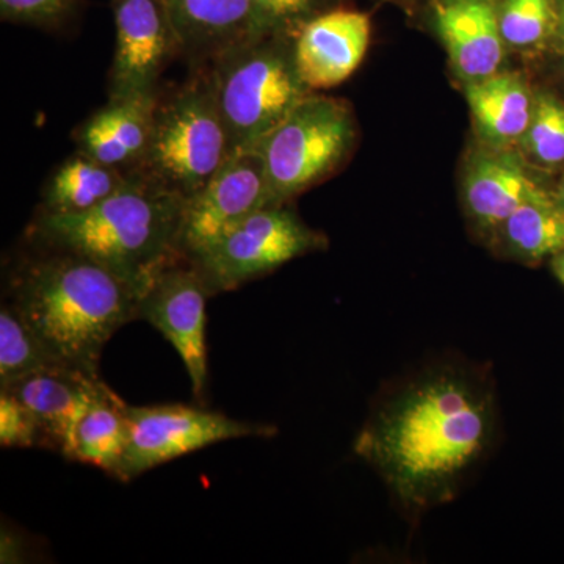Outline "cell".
Masks as SVG:
<instances>
[{
	"mask_svg": "<svg viewBox=\"0 0 564 564\" xmlns=\"http://www.w3.org/2000/svg\"><path fill=\"white\" fill-rule=\"evenodd\" d=\"M494 404L458 370L417 378L375 413L356 452L373 464L406 507L429 508L455 492L491 444Z\"/></svg>",
	"mask_w": 564,
	"mask_h": 564,
	"instance_id": "obj_1",
	"label": "cell"
},
{
	"mask_svg": "<svg viewBox=\"0 0 564 564\" xmlns=\"http://www.w3.org/2000/svg\"><path fill=\"white\" fill-rule=\"evenodd\" d=\"M41 248L14 274L11 304L58 361L99 375L104 347L139 321L140 295L101 263Z\"/></svg>",
	"mask_w": 564,
	"mask_h": 564,
	"instance_id": "obj_2",
	"label": "cell"
},
{
	"mask_svg": "<svg viewBox=\"0 0 564 564\" xmlns=\"http://www.w3.org/2000/svg\"><path fill=\"white\" fill-rule=\"evenodd\" d=\"M185 199L129 173L106 202L80 214L40 212L31 236L40 247L85 256L101 263L139 293L181 261L180 231Z\"/></svg>",
	"mask_w": 564,
	"mask_h": 564,
	"instance_id": "obj_3",
	"label": "cell"
},
{
	"mask_svg": "<svg viewBox=\"0 0 564 564\" xmlns=\"http://www.w3.org/2000/svg\"><path fill=\"white\" fill-rule=\"evenodd\" d=\"M210 80L229 141V158L259 150L311 95L300 77L293 39L259 35L210 63Z\"/></svg>",
	"mask_w": 564,
	"mask_h": 564,
	"instance_id": "obj_4",
	"label": "cell"
},
{
	"mask_svg": "<svg viewBox=\"0 0 564 564\" xmlns=\"http://www.w3.org/2000/svg\"><path fill=\"white\" fill-rule=\"evenodd\" d=\"M228 159V133L207 70L159 99L150 144L131 174L187 202Z\"/></svg>",
	"mask_w": 564,
	"mask_h": 564,
	"instance_id": "obj_5",
	"label": "cell"
},
{
	"mask_svg": "<svg viewBox=\"0 0 564 564\" xmlns=\"http://www.w3.org/2000/svg\"><path fill=\"white\" fill-rule=\"evenodd\" d=\"M355 140L350 106L311 93L259 147L273 206L291 202L336 172Z\"/></svg>",
	"mask_w": 564,
	"mask_h": 564,
	"instance_id": "obj_6",
	"label": "cell"
},
{
	"mask_svg": "<svg viewBox=\"0 0 564 564\" xmlns=\"http://www.w3.org/2000/svg\"><path fill=\"white\" fill-rule=\"evenodd\" d=\"M326 239L284 204L267 206L193 259L210 295L231 292L284 263L325 247Z\"/></svg>",
	"mask_w": 564,
	"mask_h": 564,
	"instance_id": "obj_7",
	"label": "cell"
},
{
	"mask_svg": "<svg viewBox=\"0 0 564 564\" xmlns=\"http://www.w3.org/2000/svg\"><path fill=\"white\" fill-rule=\"evenodd\" d=\"M129 444L113 477L131 481L139 475L223 441L273 436L261 423L236 421L215 411L185 404H128Z\"/></svg>",
	"mask_w": 564,
	"mask_h": 564,
	"instance_id": "obj_8",
	"label": "cell"
},
{
	"mask_svg": "<svg viewBox=\"0 0 564 564\" xmlns=\"http://www.w3.org/2000/svg\"><path fill=\"white\" fill-rule=\"evenodd\" d=\"M267 206L273 204L262 152L231 155L209 184L185 202L177 243L181 258H198L245 218Z\"/></svg>",
	"mask_w": 564,
	"mask_h": 564,
	"instance_id": "obj_9",
	"label": "cell"
},
{
	"mask_svg": "<svg viewBox=\"0 0 564 564\" xmlns=\"http://www.w3.org/2000/svg\"><path fill=\"white\" fill-rule=\"evenodd\" d=\"M115 43L109 98L158 93L163 69L181 54L165 0H111Z\"/></svg>",
	"mask_w": 564,
	"mask_h": 564,
	"instance_id": "obj_10",
	"label": "cell"
},
{
	"mask_svg": "<svg viewBox=\"0 0 564 564\" xmlns=\"http://www.w3.org/2000/svg\"><path fill=\"white\" fill-rule=\"evenodd\" d=\"M210 292L192 262L172 263L140 299L139 318L151 323L180 352L193 393L207 383L206 302Z\"/></svg>",
	"mask_w": 564,
	"mask_h": 564,
	"instance_id": "obj_11",
	"label": "cell"
},
{
	"mask_svg": "<svg viewBox=\"0 0 564 564\" xmlns=\"http://www.w3.org/2000/svg\"><path fill=\"white\" fill-rule=\"evenodd\" d=\"M370 31L366 13L343 7L304 24L293 39V54L306 87L326 90L347 80L366 57Z\"/></svg>",
	"mask_w": 564,
	"mask_h": 564,
	"instance_id": "obj_12",
	"label": "cell"
},
{
	"mask_svg": "<svg viewBox=\"0 0 564 564\" xmlns=\"http://www.w3.org/2000/svg\"><path fill=\"white\" fill-rule=\"evenodd\" d=\"M497 3L499 0H430L426 6L452 68L464 85L500 70L507 46Z\"/></svg>",
	"mask_w": 564,
	"mask_h": 564,
	"instance_id": "obj_13",
	"label": "cell"
},
{
	"mask_svg": "<svg viewBox=\"0 0 564 564\" xmlns=\"http://www.w3.org/2000/svg\"><path fill=\"white\" fill-rule=\"evenodd\" d=\"M549 196L511 150L486 147L470 159L464 172V207L475 228L485 236H496L522 204Z\"/></svg>",
	"mask_w": 564,
	"mask_h": 564,
	"instance_id": "obj_14",
	"label": "cell"
},
{
	"mask_svg": "<svg viewBox=\"0 0 564 564\" xmlns=\"http://www.w3.org/2000/svg\"><path fill=\"white\" fill-rule=\"evenodd\" d=\"M6 391L21 400L39 422L43 445L65 454L74 429L109 386L99 375L57 367L22 378Z\"/></svg>",
	"mask_w": 564,
	"mask_h": 564,
	"instance_id": "obj_15",
	"label": "cell"
},
{
	"mask_svg": "<svg viewBox=\"0 0 564 564\" xmlns=\"http://www.w3.org/2000/svg\"><path fill=\"white\" fill-rule=\"evenodd\" d=\"M158 104V93L109 98L77 129V151L104 165L133 172L150 144Z\"/></svg>",
	"mask_w": 564,
	"mask_h": 564,
	"instance_id": "obj_16",
	"label": "cell"
},
{
	"mask_svg": "<svg viewBox=\"0 0 564 564\" xmlns=\"http://www.w3.org/2000/svg\"><path fill=\"white\" fill-rule=\"evenodd\" d=\"M181 44L193 63H212L223 52L259 36L250 0H165Z\"/></svg>",
	"mask_w": 564,
	"mask_h": 564,
	"instance_id": "obj_17",
	"label": "cell"
},
{
	"mask_svg": "<svg viewBox=\"0 0 564 564\" xmlns=\"http://www.w3.org/2000/svg\"><path fill=\"white\" fill-rule=\"evenodd\" d=\"M464 87L475 131L485 147L494 150L518 147L532 120L534 102V93L524 76L499 70Z\"/></svg>",
	"mask_w": 564,
	"mask_h": 564,
	"instance_id": "obj_18",
	"label": "cell"
},
{
	"mask_svg": "<svg viewBox=\"0 0 564 564\" xmlns=\"http://www.w3.org/2000/svg\"><path fill=\"white\" fill-rule=\"evenodd\" d=\"M128 444V403L109 388L82 415L63 456L115 475Z\"/></svg>",
	"mask_w": 564,
	"mask_h": 564,
	"instance_id": "obj_19",
	"label": "cell"
},
{
	"mask_svg": "<svg viewBox=\"0 0 564 564\" xmlns=\"http://www.w3.org/2000/svg\"><path fill=\"white\" fill-rule=\"evenodd\" d=\"M129 181V173L77 151L58 165L43 191L44 214H80L98 206Z\"/></svg>",
	"mask_w": 564,
	"mask_h": 564,
	"instance_id": "obj_20",
	"label": "cell"
},
{
	"mask_svg": "<svg viewBox=\"0 0 564 564\" xmlns=\"http://www.w3.org/2000/svg\"><path fill=\"white\" fill-rule=\"evenodd\" d=\"M508 254L540 262L564 250V210L554 196L534 199L514 210L496 234Z\"/></svg>",
	"mask_w": 564,
	"mask_h": 564,
	"instance_id": "obj_21",
	"label": "cell"
},
{
	"mask_svg": "<svg viewBox=\"0 0 564 564\" xmlns=\"http://www.w3.org/2000/svg\"><path fill=\"white\" fill-rule=\"evenodd\" d=\"M57 367L68 366L47 350L13 304H3L0 310V388Z\"/></svg>",
	"mask_w": 564,
	"mask_h": 564,
	"instance_id": "obj_22",
	"label": "cell"
},
{
	"mask_svg": "<svg viewBox=\"0 0 564 564\" xmlns=\"http://www.w3.org/2000/svg\"><path fill=\"white\" fill-rule=\"evenodd\" d=\"M497 14L507 50H534L555 39L558 0H499Z\"/></svg>",
	"mask_w": 564,
	"mask_h": 564,
	"instance_id": "obj_23",
	"label": "cell"
},
{
	"mask_svg": "<svg viewBox=\"0 0 564 564\" xmlns=\"http://www.w3.org/2000/svg\"><path fill=\"white\" fill-rule=\"evenodd\" d=\"M530 162L541 166L564 163V104L551 93H534L532 120L518 143Z\"/></svg>",
	"mask_w": 564,
	"mask_h": 564,
	"instance_id": "obj_24",
	"label": "cell"
},
{
	"mask_svg": "<svg viewBox=\"0 0 564 564\" xmlns=\"http://www.w3.org/2000/svg\"><path fill=\"white\" fill-rule=\"evenodd\" d=\"M259 35L295 39L304 24L339 7V0H250Z\"/></svg>",
	"mask_w": 564,
	"mask_h": 564,
	"instance_id": "obj_25",
	"label": "cell"
},
{
	"mask_svg": "<svg viewBox=\"0 0 564 564\" xmlns=\"http://www.w3.org/2000/svg\"><path fill=\"white\" fill-rule=\"evenodd\" d=\"M80 0H0V17L13 24L61 28L79 9Z\"/></svg>",
	"mask_w": 564,
	"mask_h": 564,
	"instance_id": "obj_26",
	"label": "cell"
},
{
	"mask_svg": "<svg viewBox=\"0 0 564 564\" xmlns=\"http://www.w3.org/2000/svg\"><path fill=\"white\" fill-rule=\"evenodd\" d=\"M0 444L18 448L43 445L39 422L29 408L6 389L0 391Z\"/></svg>",
	"mask_w": 564,
	"mask_h": 564,
	"instance_id": "obj_27",
	"label": "cell"
},
{
	"mask_svg": "<svg viewBox=\"0 0 564 564\" xmlns=\"http://www.w3.org/2000/svg\"><path fill=\"white\" fill-rule=\"evenodd\" d=\"M25 556V545L22 544L20 534L11 533L9 530H2V540H0V562L21 563Z\"/></svg>",
	"mask_w": 564,
	"mask_h": 564,
	"instance_id": "obj_28",
	"label": "cell"
},
{
	"mask_svg": "<svg viewBox=\"0 0 564 564\" xmlns=\"http://www.w3.org/2000/svg\"><path fill=\"white\" fill-rule=\"evenodd\" d=\"M554 44L556 50L564 52V0H558V24H556Z\"/></svg>",
	"mask_w": 564,
	"mask_h": 564,
	"instance_id": "obj_29",
	"label": "cell"
},
{
	"mask_svg": "<svg viewBox=\"0 0 564 564\" xmlns=\"http://www.w3.org/2000/svg\"><path fill=\"white\" fill-rule=\"evenodd\" d=\"M552 270H554L555 276L558 278L560 282L564 285V250L560 251L558 254L552 259Z\"/></svg>",
	"mask_w": 564,
	"mask_h": 564,
	"instance_id": "obj_30",
	"label": "cell"
},
{
	"mask_svg": "<svg viewBox=\"0 0 564 564\" xmlns=\"http://www.w3.org/2000/svg\"><path fill=\"white\" fill-rule=\"evenodd\" d=\"M556 203H558V206L562 207L564 210V180L562 182V185H560L558 188V195L555 196Z\"/></svg>",
	"mask_w": 564,
	"mask_h": 564,
	"instance_id": "obj_31",
	"label": "cell"
},
{
	"mask_svg": "<svg viewBox=\"0 0 564 564\" xmlns=\"http://www.w3.org/2000/svg\"><path fill=\"white\" fill-rule=\"evenodd\" d=\"M402 2H406V3L422 2V3H425V6H429L430 0H402Z\"/></svg>",
	"mask_w": 564,
	"mask_h": 564,
	"instance_id": "obj_32",
	"label": "cell"
}]
</instances>
